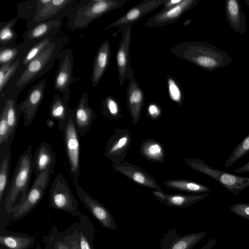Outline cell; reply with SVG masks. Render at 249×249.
<instances>
[{
    "label": "cell",
    "instance_id": "obj_41",
    "mask_svg": "<svg viewBox=\"0 0 249 249\" xmlns=\"http://www.w3.org/2000/svg\"><path fill=\"white\" fill-rule=\"evenodd\" d=\"M19 65V61L18 59H17L12 64L2 80L0 81V93L2 92L5 87L14 76Z\"/></svg>",
    "mask_w": 249,
    "mask_h": 249
},
{
    "label": "cell",
    "instance_id": "obj_15",
    "mask_svg": "<svg viewBox=\"0 0 249 249\" xmlns=\"http://www.w3.org/2000/svg\"><path fill=\"white\" fill-rule=\"evenodd\" d=\"M132 142V136L128 129L116 128L115 133L107 141L105 157L113 163L123 161Z\"/></svg>",
    "mask_w": 249,
    "mask_h": 249
},
{
    "label": "cell",
    "instance_id": "obj_31",
    "mask_svg": "<svg viewBox=\"0 0 249 249\" xmlns=\"http://www.w3.org/2000/svg\"><path fill=\"white\" fill-rule=\"evenodd\" d=\"M168 188L190 193L202 194L207 193L210 188L199 182L186 179H173L164 182Z\"/></svg>",
    "mask_w": 249,
    "mask_h": 249
},
{
    "label": "cell",
    "instance_id": "obj_26",
    "mask_svg": "<svg viewBox=\"0 0 249 249\" xmlns=\"http://www.w3.org/2000/svg\"><path fill=\"white\" fill-rule=\"evenodd\" d=\"M110 58L109 41L106 40L99 47L93 62L91 85L95 87L102 78L108 67Z\"/></svg>",
    "mask_w": 249,
    "mask_h": 249
},
{
    "label": "cell",
    "instance_id": "obj_39",
    "mask_svg": "<svg viewBox=\"0 0 249 249\" xmlns=\"http://www.w3.org/2000/svg\"><path fill=\"white\" fill-rule=\"evenodd\" d=\"M19 50V45L16 43L0 47V66L17 60Z\"/></svg>",
    "mask_w": 249,
    "mask_h": 249
},
{
    "label": "cell",
    "instance_id": "obj_44",
    "mask_svg": "<svg viewBox=\"0 0 249 249\" xmlns=\"http://www.w3.org/2000/svg\"><path fill=\"white\" fill-rule=\"evenodd\" d=\"M183 0H163V8L160 11H163L172 8L180 3Z\"/></svg>",
    "mask_w": 249,
    "mask_h": 249
},
{
    "label": "cell",
    "instance_id": "obj_36",
    "mask_svg": "<svg viewBox=\"0 0 249 249\" xmlns=\"http://www.w3.org/2000/svg\"><path fill=\"white\" fill-rule=\"evenodd\" d=\"M42 241L44 243L50 244L53 249H71L66 241L63 232L58 231L56 226H54L47 235L43 236Z\"/></svg>",
    "mask_w": 249,
    "mask_h": 249
},
{
    "label": "cell",
    "instance_id": "obj_10",
    "mask_svg": "<svg viewBox=\"0 0 249 249\" xmlns=\"http://www.w3.org/2000/svg\"><path fill=\"white\" fill-rule=\"evenodd\" d=\"M73 112L63 130L64 144L69 165L70 174L73 183L78 182L80 175V147L79 133L73 120Z\"/></svg>",
    "mask_w": 249,
    "mask_h": 249
},
{
    "label": "cell",
    "instance_id": "obj_3",
    "mask_svg": "<svg viewBox=\"0 0 249 249\" xmlns=\"http://www.w3.org/2000/svg\"><path fill=\"white\" fill-rule=\"evenodd\" d=\"M33 171L32 147L29 145L27 150L18 158L6 198L4 202L0 204L4 207L8 214L16 205L20 204L25 198L30 189Z\"/></svg>",
    "mask_w": 249,
    "mask_h": 249
},
{
    "label": "cell",
    "instance_id": "obj_22",
    "mask_svg": "<svg viewBox=\"0 0 249 249\" xmlns=\"http://www.w3.org/2000/svg\"><path fill=\"white\" fill-rule=\"evenodd\" d=\"M129 80L126 102L133 123L136 124L141 119L142 109L145 104L144 95L134 74L130 76Z\"/></svg>",
    "mask_w": 249,
    "mask_h": 249
},
{
    "label": "cell",
    "instance_id": "obj_37",
    "mask_svg": "<svg viewBox=\"0 0 249 249\" xmlns=\"http://www.w3.org/2000/svg\"><path fill=\"white\" fill-rule=\"evenodd\" d=\"M249 153V133L233 149L224 165L225 168L233 165Z\"/></svg>",
    "mask_w": 249,
    "mask_h": 249
},
{
    "label": "cell",
    "instance_id": "obj_50",
    "mask_svg": "<svg viewBox=\"0 0 249 249\" xmlns=\"http://www.w3.org/2000/svg\"><path fill=\"white\" fill-rule=\"evenodd\" d=\"M35 249H48L45 246L44 248H42L40 245H38L36 247Z\"/></svg>",
    "mask_w": 249,
    "mask_h": 249
},
{
    "label": "cell",
    "instance_id": "obj_21",
    "mask_svg": "<svg viewBox=\"0 0 249 249\" xmlns=\"http://www.w3.org/2000/svg\"><path fill=\"white\" fill-rule=\"evenodd\" d=\"M89 94L84 92L73 109V120L79 135L84 136L89 130L97 115L89 104Z\"/></svg>",
    "mask_w": 249,
    "mask_h": 249
},
{
    "label": "cell",
    "instance_id": "obj_9",
    "mask_svg": "<svg viewBox=\"0 0 249 249\" xmlns=\"http://www.w3.org/2000/svg\"><path fill=\"white\" fill-rule=\"evenodd\" d=\"M59 64L56 73L54 88L62 95V99L69 101L71 85L79 80L82 77H76L73 74L74 56L70 49L62 50L58 57Z\"/></svg>",
    "mask_w": 249,
    "mask_h": 249
},
{
    "label": "cell",
    "instance_id": "obj_48",
    "mask_svg": "<svg viewBox=\"0 0 249 249\" xmlns=\"http://www.w3.org/2000/svg\"><path fill=\"white\" fill-rule=\"evenodd\" d=\"M191 22H192V19H187L183 22V25L184 26H187V25H189Z\"/></svg>",
    "mask_w": 249,
    "mask_h": 249
},
{
    "label": "cell",
    "instance_id": "obj_52",
    "mask_svg": "<svg viewBox=\"0 0 249 249\" xmlns=\"http://www.w3.org/2000/svg\"><path fill=\"white\" fill-rule=\"evenodd\" d=\"M0 249H8L4 247V246L0 245Z\"/></svg>",
    "mask_w": 249,
    "mask_h": 249
},
{
    "label": "cell",
    "instance_id": "obj_35",
    "mask_svg": "<svg viewBox=\"0 0 249 249\" xmlns=\"http://www.w3.org/2000/svg\"><path fill=\"white\" fill-rule=\"evenodd\" d=\"M0 153L10 148L12 143L7 121L6 108L5 106L0 107Z\"/></svg>",
    "mask_w": 249,
    "mask_h": 249
},
{
    "label": "cell",
    "instance_id": "obj_34",
    "mask_svg": "<svg viewBox=\"0 0 249 249\" xmlns=\"http://www.w3.org/2000/svg\"><path fill=\"white\" fill-rule=\"evenodd\" d=\"M102 114L113 121L122 117L121 106L118 101L110 95H107L102 101Z\"/></svg>",
    "mask_w": 249,
    "mask_h": 249
},
{
    "label": "cell",
    "instance_id": "obj_45",
    "mask_svg": "<svg viewBox=\"0 0 249 249\" xmlns=\"http://www.w3.org/2000/svg\"><path fill=\"white\" fill-rule=\"evenodd\" d=\"M232 171L237 173L249 172V161L239 168L233 170Z\"/></svg>",
    "mask_w": 249,
    "mask_h": 249
},
{
    "label": "cell",
    "instance_id": "obj_16",
    "mask_svg": "<svg viewBox=\"0 0 249 249\" xmlns=\"http://www.w3.org/2000/svg\"><path fill=\"white\" fill-rule=\"evenodd\" d=\"M198 2V0H183L178 5L165 11H160L148 18L144 26L146 27H159L174 23Z\"/></svg>",
    "mask_w": 249,
    "mask_h": 249
},
{
    "label": "cell",
    "instance_id": "obj_12",
    "mask_svg": "<svg viewBox=\"0 0 249 249\" xmlns=\"http://www.w3.org/2000/svg\"><path fill=\"white\" fill-rule=\"evenodd\" d=\"M78 0H38L37 12L33 19L28 20L27 28L36 24L61 16L63 17L70 15L71 11Z\"/></svg>",
    "mask_w": 249,
    "mask_h": 249
},
{
    "label": "cell",
    "instance_id": "obj_43",
    "mask_svg": "<svg viewBox=\"0 0 249 249\" xmlns=\"http://www.w3.org/2000/svg\"><path fill=\"white\" fill-rule=\"evenodd\" d=\"M161 114V109L158 105L154 103L148 105L147 111V115L148 118L156 120L160 117Z\"/></svg>",
    "mask_w": 249,
    "mask_h": 249
},
{
    "label": "cell",
    "instance_id": "obj_18",
    "mask_svg": "<svg viewBox=\"0 0 249 249\" xmlns=\"http://www.w3.org/2000/svg\"><path fill=\"white\" fill-rule=\"evenodd\" d=\"M112 167L140 185L154 190L162 191L153 177L135 164L124 161L113 163Z\"/></svg>",
    "mask_w": 249,
    "mask_h": 249
},
{
    "label": "cell",
    "instance_id": "obj_5",
    "mask_svg": "<svg viewBox=\"0 0 249 249\" xmlns=\"http://www.w3.org/2000/svg\"><path fill=\"white\" fill-rule=\"evenodd\" d=\"M184 162L192 169L215 180L229 191L238 196L240 192L249 187V177H244L215 169L198 158H187Z\"/></svg>",
    "mask_w": 249,
    "mask_h": 249
},
{
    "label": "cell",
    "instance_id": "obj_46",
    "mask_svg": "<svg viewBox=\"0 0 249 249\" xmlns=\"http://www.w3.org/2000/svg\"><path fill=\"white\" fill-rule=\"evenodd\" d=\"M215 244V240L214 238H212L209 240L208 242L203 247L200 249H212Z\"/></svg>",
    "mask_w": 249,
    "mask_h": 249
},
{
    "label": "cell",
    "instance_id": "obj_38",
    "mask_svg": "<svg viewBox=\"0 0 249 249\" xmlns=\"http://www.w3.org/2000/svg\"><path fill=\"white\" fill-rule=\"evenodd\" d=\"M38 0H27L18 3L17 5L18 17L31 20L35 17L38 8Z\"/></svg>",
    "mask_w": 249,
    "mask_h": 249
},
{
    "label": "cell",
    "instance_id": "obj_6",
    "mask_svg": "<svg viewBox=\"0 0 249 249\" xmlns=\"http://www.w3.org/2000/svg\"><path fill=\"white\" fill-rule=\"evenodd\" d=\"M52 174L54 175V172L49 170L36 176L25 198L20 204L16 205L9 214L10 221L22 219L38 205L44 196Z\"/></svg>",
    "mask_w": 249,
    "mask_h": 249
},
{
    "label": "cell",
    "instance_id": "obj_13",
    "mask_svg": "<svg viewBox=\"0 0 249 249\" xmlns=\"http://www.w3.org/2000/svg\"><path fill=\"white\" fill-rule=\"evenodd\" d=\"M132 24H128L122 26L120 29L122 37L116 55V64L118 69L119 83L123 85L124 80L129 79L134 74L130 66V47L132 33Z\"/></svg>",
    "mask_w": 249,
    "mask_h": 249
},
{
    "label": "cell",
    "instance_id": "obj_17",
    "mask_svg": "<svg viewBox=\"0 0 249 249\" xmlns=\"http://www.w3.org/2000/svg\"><path fill=\"white\" fill-rule=\"evenodd\" d=\"M63 18L61 16L37 23L32 27L27 28L23 34L25 42H38L50 37H56L63 25Z\"/></svg>",
    "mask_w": 249,
    "mask_h": 249
},
{
    "label": "cell",
    "instance_id": "obj_40",
    "mask_svg": "<svg viewBox=\"0 0 249 249\" xmlns=\"http://www.w3.org/2000/svg\"><path fill=\"white\" fill-rule=\"evenodd\" d=\"M166 83L170 99L177 104L182 106L184 102V95L180 85L176 79L171 75L167 76Z\"/></svg>",
    "mask_w": 249,
    "mask_h": 249
},
{
    "label": "cell",
    "instance_id": "obj_49",
    "mask_svg": "<svg viewBox=\"0 0 249 249\" xmlns=\"http://www.w3.org/2000/svg\"><path fill=\"white\" fill-rule=\"evenodd\" d=\"M44 244L45 246L47 247L48 249H53L52 246L49 243H45Z\"/></svg>",
    "mask_w": 249,
    "mask_h": 249
},
{
    "label": "cell",
    "instance_id": "obj_7",
    "mask_svg": "<svg viewBox=\"0 0 249 249\" xmlns=\"http://www.w3.org/2000/svg\"><path fill=\"white\" fill-rule=\"evenodd\" d=\"M48 207L64 211L73 216H78L80 211L78 201L66 179L60 173L57 174L51 184Z\"/></svg>",
    "mask_w": 249,
    "mask_h": 249
},
{
    "label": "cell",
    "instance_id": "obj_14",
    "mask_svg": "<svg viewBox=\"0 0 249 249\" xmlns=\"http://www.w3.org/2000/svg\"><path fill=\"white\" fill-rule=\"evenodd\" d=\"M74 184L79 199L97 222L105 229L116 230L117 225L109 210L90 196L78 182L74 183Z\"/></svg>",
    "mask_w": 249,
    "mask_h": 249
},
{
    "label": "cell",
    "instance_id": "obj_30",
    "mask_svg": "<svg viewBox=\"0 0 249 249\" xmlns=\"http://www.w3.org/2000/svg\"><path fill=\"white\" fill-rule=\"evenodd\" d=\"M12 158L10 148L0 153V204L6 198L10 183V170Z\"/></svg>",
    "mask_w": 249,
    "mask_h": 249
},
{
    "label": "cell",
    "instance_id": "obj_27",
    "mask_svg": "<svg viewBox=\"0 0 249 249\" xmlns=\"http://www.w3.org/2000/svg\"><path fill=\"white\" fill-rule=\"evenodd\" d=\"M225 14L230 27L235 32L245 33L247 24L245 13L237 0H227L225 3Z\"/></svg>",
    "mask_w": 249,
    "mask_h": 249
},
{
    "label": "cell",
    "instance_id": "obj_2",
    "mask_svg": "<svg viewBox=\"0 0 249 249\" xmlns=\"http://www.w3.org/2000/svg\"><path fill=\"white\" fill-rule=\"evenodd\" d=\"M170 51L180 58L210 72L224 68L233 61L226 52L206 41L179 43Z\"/></svg>",
    "mask_w": 249,
    "mask_h": 249
},
{
    "label": "cell",
    "instance_id": "obj_4",
    "mask_svg": "<svg viewBox=\"0 0 249 249\" xmlns=\"http://www.w3.org/2000/svg\"><path fill=\"white\" fill-rule=\"evenodd\" d=\"M126 0H78L68 17V28L75 30L88 27L89 24L107 13L123 6Z\"/></svg>",
    "mask_w": 249,
    "mask_h": 249
},
{
    "label": "cell",
    "instance_id": "obj_1",
    "mask_svg": "<svg viewBox=\"0 0 249 249\" xmlns=\"http://www.w3.org/2000/svg\"><path fill=\"white\" fill-rule=\"evenodd\" d=\"M64 44L63 40L56 37L37 57L14 75L0 93V106L7 99L17 100L18 95L28 85L51 71Z\"/></svg>",
    "mask_w": 249,
    "mask_h": 249
},
{
    "label": "cell",
    "instance_id": "obj_20",
    "mask_svg": "<svg viewBox=\"0 0 249 249\" xmlns=\"http://www.w3.org/2000/svg\"><path fill=\"white\" fill-rule=\"evenodd\" d=\"M177 230L170 229L164 234L160 242L161 249H192L207 234L199 232L180 236L176 233Z\"/></svg>",
    "mask_w": 249,
    "mask_h": 249
},
{
    "label": "cell",
    "instance_id": "obj_28",
    "mask_svg": "<svg viewBox=\"0 0 249 249\" xmlns=\"http://www.w3.org/2000/svg\"><path fill=\"white\" fill-rule=\"evenodd\" d=\"M68 103L64 101L58 94L53 95L50 106L49 115L53 120L58 121V128L63 131L73 112L68 107Z\"/></svg>",
    "mask_w": 249,
    "mask_h": 249
},
{
    "label": "cell",
    "instance_id": "obj_33",
    "mask_svg": "<svg viewBox=\"0 0 249 249\" xmlns=\"http://www.w3.org/2000/svg\"><path fill=\"white\" fill-rule=\"evenodd\" d=\"M19 17H15L0 23V47L16 43L17 35L14 27Z\"/></svg>",
    "mask_w": 249,
    "mask_h": 249
},
{
    "label": "cell",
    "instance_id": "obj_8",
    "mask_svg": "<svg viewBox=\"0 0 249 249\" xmlns=\"http://www.w3.org/2000/svg\"><path fill=\"white\" fill-rule=\"evenodd\" d=\"M78 217L79 221L63 231L66 241L71 249H95L93 245L95 232L94 225L81 211Z\"/></svg>",
    "mask_w": 249,
    "mask_h": 249
},
{
    "label": "cell",
    "instance_id": "obj_19",
    "mask_svg": "<svg viewBox=\"0 0 249 249\" xmlns=\"http://www.w3.org/2000/svg\"><path fill=\"white\" fill-rule=\"evenodd\" d=\"M163 0H145L133 6L124 15L115 21L110 23L104 30L113 27H121L122 26L133 24L146 15L162 5Z\"/></svg>",
    "mask_w": 249,
    "mask_h": 249
},
{
    "label": "cell",
    "instance_id": "obj_29",
    "mask_svg": "<svg viewBox=\"0 0 249 249\" xmlns=\"http://www.w3.org/2000/svg\"><path fill=\"white\" fill-rule=\"evenodd\" d=\"M139 151L147 160L154 162L164 163L165 152L160 142L154 139H147L141 143Z\"/></svg>",
    "mask_w": 249,
    "mask_h": 249
},
{
    "label": "cell",
    "instance_id": "obj_23",
    "mask_svg": "<svg viewBox=\"0 0 249 249\" xmlns=\"http://www.w3.org/2000/svg\"><path fill=\"white\" fill-rule=\"evenodd\" d=\"M155 198L167 206L177 208H185L203 200L210 195V193L202 194H167L162 191L154 190L152 192Z\"/></svg>",
    "mask_w": 249,
    "mask_h": 249
},
{
    "label": "cell",
    "instance_id": "obj_42",
    "mask_svg": "<svg viewBox=\"0 0 249 249\" xmlns=\"http://www.w3.org/2000/svg\"><path fill=\"white\" fill-rule=\"evenodd\" d=\"M230 209L236 215L249 220V203H235L232 205Z\"/></svg>",
    "mask_w": 249,
    "mask_h": 249
},
{
    "label": "cell",
    "instance_id": "obj_51",
    "mask_svg": "<svg viewBox=\"0 0 249 249\" xmlns=\"http://www.w3.org/2000/svg\"><path fill=\"white\" fill-rule=\"evenodd\" d=\"M244 1L246 3L247 6L249 8V0H245Z\"/></svg>",
    "mask_w": 249,
    "mask_h": 249
},
{
    "label": "cell",
    "instance_id": "obj_11",
    "mask_svg": "<svg viewBox=\"0 0 249 249\" xmlns=\"http://www.w3.org/2000/svg\"><path fill=\"white\" fill-rule=\"evenodd\" d=\"M46 84V79L41 80L30 88L24 100L16 104L18 116L20 118L23 114L25 127L32 124L44 97Z\"/></svg>",
    "mask_w": 249,
    "mask_h": 249
},
{
    "label": "cell",
    "instance_id": "obj_25",
    "mask_svg": "<svg viewBox=\"0 0 249 249\" xmlns=\"http://www.w3.org/2000/svg\"><path fill=\"white\" fill-rule=\"evenodd\" d=\"M36 242L35 236L10 231L7 228L0 229V245L8 249H29Z\"/></svg>",
    "mask_w": 249,
    "mask_h": 249
},
{
    "label": "cell",
    "instance_id": "obj_47",
    "mask_svg": "<svg viewBox=\"0 0 249 249\" xmlns=\"http://www.w3.org/2000/svg\"><path fill=\"white\" fill-rule=\"evenodd\" d=\"M46 124L48 128H51L54 126V122L51 118H47L46 121Z\"/></svg>",
    "mask_w": 249,
    "mask_h": 249
},
{
    "label": "cell",
    "instance_id": "obj_32",
    "mask_svg": "<svg viewBox=\"0 0 249 249\" xmlns=\"http://www.w3.org/2000/svg\"><path fill=\"white\" fill-rule=\"evenodd\" d=\"M17 100L13 99H7L3 105L6 108L7 121L10 131V139L12 142L14 139L18 126L19 117L18 115L16 109Z\"/></svg>",
    "mask_w": 249,
    "mask_h": 249
},
{
    "label": "cell",
    "instance_id": "obj_24",
    "mask_svg": "<svg viewBox=\"0 0 249 249\" xmlns=\"http://www.w3.org/2000/svg\"><path fill=\"white\" fill-rule=\"evenodd\" d=\"M55 161L56 154L51 146L44 142H41L36 149L33 157V167L36 176L49 170L54 172Z\"/></svg>",
    "mask_w": 249,
    "mask_h": 249
}]
</instances>
